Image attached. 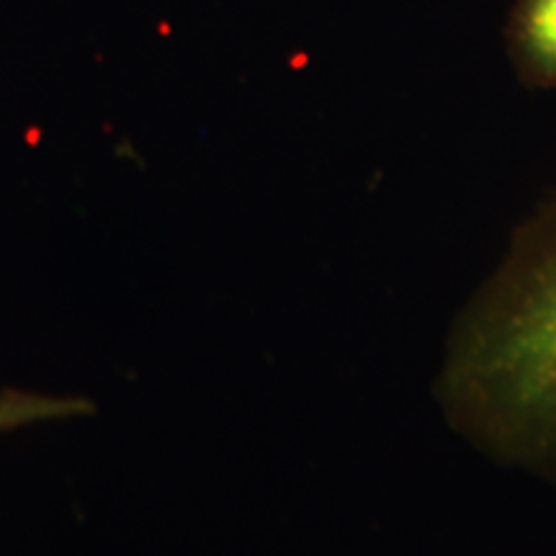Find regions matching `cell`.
I'll return each mask as SVG.
<instances>
[{
    "mask_svg": "<svg viewBox=\"0 0 556 556\" xmlns=\"http://www.w3.org/2000/svg\"><path fill=\"white\" fill-rule=\"evenodd\" d=\"M433 397L479 454L556 484V189L458 309Z\"/></svg>",
    "mask_w": 556,
    "mask_h": 556,
    "instance_id": "1",
    "label": "cell"
},
{
    "mask_svg": "<svg viewBox=\"0 0 556 556\" xmlns=\"http://www.w3.org/2000/svg\"><path fill=\"white\" fill-rule=\"evenodd\" d=\"M505 50L526 88L556 90V0H513Z\"/></svg>",
    "mask_w": 556,
    "mask_h": 556,
    "instance_id": "2",
    "label": "cell"
},
{
    "mask_svg": "<svg viewBox=\"0 0 556 556\" xmlns=\"http://www.w3.org/2000/svg\"><path fill=\"white\" fill-rule=\"evenodd\" d=\"M86 400L78 397H50L31 392H3L0 394V433L34 426V422L70 420L90 413Z\"/></svg>",
    "mask_w": 556,
    "mask_h": 556,
    "instance_id": "3",
    "label": "cell"
}]
</instances>
